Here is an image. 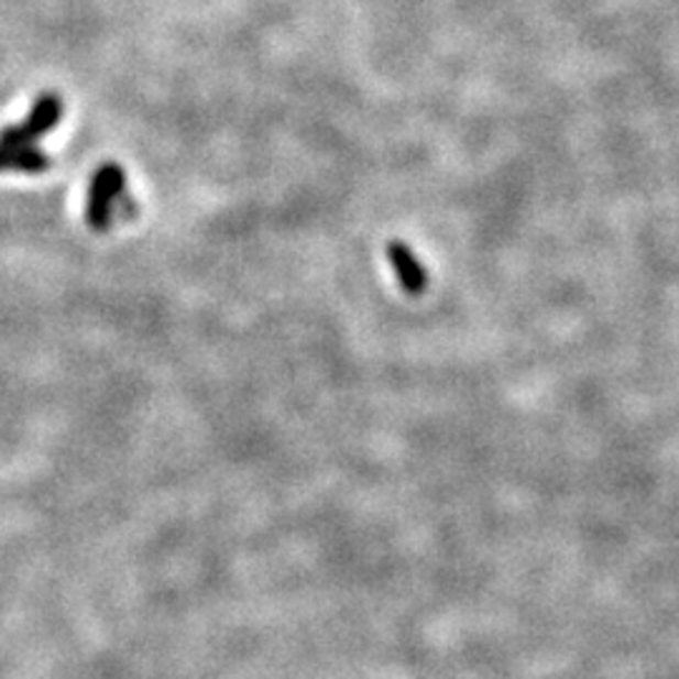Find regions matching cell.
<instances>
[{"label":"cell","instance_id":"cell-2","mask_svg":"<svg viewBox=\"0 0 679 679\" xmlns=\"http://www.w3.org/2000/svg\"><path fill=\"white\" fill-rule=\"evenodd\" d=\"M385 258L391 264L395 280L405 295L418 297L428 289V270L423 267V262L416 252L410 250L403 240H393L385 247Z\"/></svg>","mask_w":679,"mask_h":679},{"label":"cell","instance_id":"cell-4","mask_svg":"<svg viewBox=\"0 0 679 679\" xmlns=\"http://www.w3.org/2000/svg\"><path fill=\"white\" fill-rule=\"evenodd\" d=\"M51 166V156L31 146L23 149H0V172H25L41 174Z\"/></svg>","mask_w":679,"mask_h":679},{"label":"cell","instance_id":"cell-1","mask_svg":"<svg viewBox=\"0 0 679 679\" xmlns=\"http://www.w3.org/2000/svg\"><path fill=\"white\" fill-rule=\"evenodd\" d=\"M129 184L127 174L119 164H103L101 169H96L88 184V197H86V224L94 232H106L113 224V211L119 207L136 211L134 205H129L127 199Z\"/></svg>","mask_w":679,"mask_h":679},{"label":"cell","instance_id":"cell-3","mask_svg":"<svg viewBox=\"0 0 679 679\" xmlns=\"http://www.w3.org/2000/svg\"><path fill=\"white\" fill-rule=\"evenodd\" d=\"M61 113H64V101H61L58 94H41L39 99H35L33 109L25 121L21 123L25 134L31 136V141H35L43 134H48L51 129H56V123L61 121Z\"/></svg>","mask_w":679,"mask_h":679}]
</instances>
